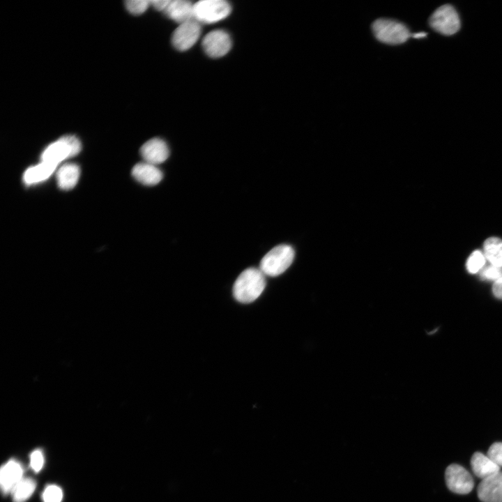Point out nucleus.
<instances>
[{
	"instance_id": "ddd939ff",
	"label": "nucleus",
	"mask_w": 502,
	"mask_h": 502,
	"mask_svg": "<svg viewBox=\"0 0 502 502\" xmlns=\"http://www.w3.org/2000/svg\"><path fill=\"white\" fill-rule=\"evenodd\" d=\"M164 13L179 24L195 20L194 4L186 0H170Z\"/></svg>"
},
{
	"instance_id": "a878e982",
	"label": "nucleus",
	"mask_w": 502,
	"mask_h": 502,
	"mask_svg": "<svg viewBox=\"0 0 502 502\" xmlns=\"http://www.w3.org/2000/svg\"><path fill=\"white\" fill-rule=\"evenodd\" d=\"M169 2L170 0H153L150 1V5L158 10L165 11Z\"/></svg>"
},
{
	"instance_id": "f3484780",
	"label": "nucleus",
	"mask_w": 502,
	"mask_h": 502,
	"mask_svg": "<svg viewBox=\"0 0 502 502\" xmlns=\"http://www.w3.org/2000/svg\"><path fill=\"white\" fill-rule=\"evenodd\" d=\"M56 165L40 162L29 167L24 173L23 181L26 185H33L47 179L56 169Z\"/></svg>"
},
{
	"instance_id": "f8f14e48",
	"label": "nucleus",
	"mask_w": 502,
	"mask_h": 502,
	"mask_svg": "<svg viewBox=\"0 0 502 502\" xmlns=\"http://www.w3.org/2000/svg\"><path fill=\"white\" fill-rule=\"evenodd\" d=\"M23 469L21 464L14 459L9 460L1 469L0 483L4 494L12 492L17 484L23 479Z\"/></svg>"
},
{
	"instance_id": "aec40b11",
	"label": "nucleus",
	"mask_w": 502,
	"mask_h": 502,
	"mask_svg": "<svg viewBox=\"0 0 502 502\" xmlns=\"http://www.w3.org/2000/svg\"><path fill=\"white\" fill-rule=\"evenodd\" d=\"M485 264V254L480 250H475L469 257L466 266L470 273H476L482 269Z\"/></svg>"
},
{
	"instance_id": "9b49d317",
	"label": "nucleus",
	"mask_w": 502,
	"mask_h": 502,
	"mask_svg": "<svg viewBox=\"0 0 502 502\" xmlns=\"http://www.w3.org/2000/svg\"><path fill=\"white\" fill-rule=\"evenodd\" d=\"M75 156L65 136L49 144L41 155V162L57 166L66 159Z\"/></svg>"
},
{
	"instance_id": "423d86ee",
	"label": "nucleus",
	"mask_w": 502,
	"mask_h": 502,
	"mask_svg": "<svg viewBox=\"0 0 502 502\" xmlns=\"http://www.w3.org/2000/svg\"><path fill=\"white\" fill-rule=\"evenodd\" d=\"M445 480L449 490L459 494L471 492L474 486L471 475L466 469L457 464H452L446 468Z\"/></svg>"
},
{
	"instance_id": "5701e85b",
	"label": "nucleus",
	"mask_w": 502,
	"mask_h": 502,
	"mask_svg": "<svg viewBox=\"0 0 502 502\" xmlns=\"http://www.w3.org/2000/svg\"><path fill=\"white\" fill-rule=\"evenodd\" d=\"M480 276L484 280L496 282L502 277V267L493 265L487 266L482 271Z\"/></svg>"
},
{
	"instance_id": "6e6552de",
	"label": "nucleus",
	"mask_w": 502,
	"mask_h": 502,
	"mask_svg": "<svg viewBox=\"0 0 502 502\" xmlns=\"http://www.w3.org/2000/svg\"><path fill=\"white\" fill-rule=\"evenodd\" d=\"M202 47L208 56L219 58L229 52L231 47V40L225 31L213 30L204 37Z\"/></svg>"
},
{
	"instance_id": "9d476101",
	"label": "nucleus",
	"mask_w": 502,
	"mask_h": 502,
	"mask_svg": "<svg viewBox=\"0 0 502 502\" xmlns=\"http://www.w3.org/2000/svg\"><path fill=\"white\" fill-rule=\"evenodd\" d=\"M140 154L144 162L157 165L168 158L169 150L163 139L153 138L142 146Z\"/></svg>"
},
{
	"instance_id": "b1692460",
	"label": "nucleus",
	"mask_w": 502,
	"mask_h": 502,
	"mask_svg": "<svg viewBox=\"0 0 502 502\" xmlns=\"http://www.w3.org/2000/svg\"><path fill=\"white\" fill-rule=\"evenodd\" d=\"M487 456L498 466H502V442H496L490 446Z\"/></svg>"
},
{
	"instance_id": "dca6fc26",
	"label": "nucleus",
	"mask_w": 502,
	"mask_h": 502,
	"mask_svg": "<svg viewBox=\"0 0 502 502\" xmlns=\"http://www.w3.org/2000/svg\"><path fill=\"white\" fill-rule=\"evenodd\" d=\"M80 169L77 165L66 163L62 165L56 172L59 187L65 190L73 188L79 179Z\"/></svg>"
},
{
	"instance_id": "4468645a",
	"label": "nucleus",
	"mask_w": 502,
	"mask_h": 502,
	"mask_svg": "<svg viewBox=\"0 0 502 502\" xmlns=\"http://www.w3.org/2000/svg\"><path fill=\"white\" fill-rule=\"evenodd\" d=\"M132 175L138 182L146 185L158 184L162 178V173L156 165L146 162L135 165L132 170Z\"/></svg>"
},
{
	"instance_id": "2eb2a0df",
	"label": "nucleus",
	"mask_w": 502,
	"mask_h": 502,
	"mask_svg": "<svg viewBox=\"0 0 502 502\" xmlns=\"http://www.w3.org/2000/svg\"><path fill=\"white\" fill-rule=\"evenodd\" d=\"M471 466L473 473L482 480L500 471V466L480 452L473 453L471 458Z\"/></svg>"
},
{
	"instance_id": "393cba45",
	"label": "nucleus",
	"mask_w": 502,
	"mask_h": 502,
	"mask_svg": "<svg viewBox=\"0 0 502 502\" xmlns=\"http://www.w3.org/2000/svg\"><path fill=\"white\" fill-rule=\"evenodd\" d=\"M44 459L40 450H36L31 455V466L35 472H39L43 466Z\"/></svg>"
},
{
	"instance_id": "7ed1b4c3",
	"label": "nucleus",
	"mask_w": 502,
	"mask_h": 502,
	"mask_svg": "<svg viewBox=\"0 0 502 502\" xmlns=\"http://www.w3.org/2000/svg\"><path fill=\"white\" fill-rule=\"evenodd\" d=\"M372 29L376 38L388 45L405 43L411 36L407 26L397 20L380 18L375 20Z\"/></svg>"
},
{
	"instance_id": "4be33fe9",
	"label": "nucleus",
	"mask_w": 502,
	"mask_h": 502,
	"mask_svg": "<svg viewBox=\"0 0 502 502\" xmlns=\"http://www.w3.org/2000/svg\"><path fill=\"white\" fill-rule=\"evenodd\" d=\"M127 10L133 15H140L145 12L150 5L147 0H129L125 2Z\"/></svg>"
},
{
	"instance_id": "6ab92c4d",
	"label": "nucleus",
	"mask_w": 502,
	"mask_h": 502,
	"mask_svg": "<svg viewBox=\"0 0 502 502\" xmlns=\"http://www.w3.org/2000/svg\"><path fill=\"white\" fill-rule=\"evenodd\" d=\"M36 487L34 480L23 478L12 492L14 502H24L33 493Z\"/></svg>"
},
{
	"instance_id": "bb28decb",
	"label": "nucleus",
	"mask_w": 502,
	"mask_h": 502,
	"mask_svg": "<svg viewBox=\"0 0 502 502\" xmlns=\"http://www.w3.org/2000/svg\"><path fill=\"white\" fill-rule=\"evenodd\" d=\"M492 291L497 298L502 300V277L494 282Z\"/></svg>"
},
{
	"instance_id": "a211bd4d",
	"label": "nucleus",
	"mask_w": 502,
	"mask_h": 502,
	"mask_svg": "<svg viewBox=\"0 0 502 502\" xmlns=\"http://www.w3.org/2000/svg\"><path fill=\"white\" fill-rule=\"evenodd\" d=\"M484 254L492 265L502 267V240L490 237L484 242Z\"/></svg>"
},
{
	"instance_id": "0eeeda50",
	"label": "nucleus",
	"mask_w": 502,
	"mask_h": 502,
	"mask_svg": "<svg viewBox=\"0 0 502 502\" xmlns=\"http://www.w3.org/2000/svg\"><path fill=\"white\" fill-rule=\"evenodd\" d=\"M201 31L200 24L195 20L180 24L172 34V45L178 50H188L198 40Z\"/></svg>"
},
{
	"instance_id": "1a4fd4ad",
	"label": "nucleus",
	"mask_w": 502,
	"mask_h": 502,
	"mask_svg": "<svg viewBox=\"0 0 502 502\" xmlns=\"http://www.w3.org/2000/svg\"><path fill=\"white\" fill-rule=\"evenodd\" d=\"M477 494L482 502H502V471L482 480Z\"/></svg>"
},
{
	"instance_id": "f03ea898",
	"label": "nucleus",
	"mask_w": 502,
	"mask_h": 502,
	"mask_svg": "<svg viewBox=\"0 0 502 502\" xmlns=\"http://www.w3.org/2000/svg\"><path fill=\"white\" fill-rule=\"evenodd\" d=\"M294 259V250L289 245H279L261 259L259 268L265 275L275 277L283 273Z\"/></svg>"
},
{
	"instance_id": "cd10ccee",
	"label": "nucleus",
	"mask_w": 502,
	"mask_h": 502,
	"mask_svg": "<svg viewBox=\"0 0 502 502\" xmlns=\"http://www.w3.org/2000/svg\"><path fill=\"white\" fill-rule=\"evenodd\" d=\"M425 36H426V33L420 32V33H416L413 34L412 36L415 38H420L425 37Z\"/></svg>"
},
{
	"instance_id": "f257e3e1",
	"label": "nucleus",
	"mask_w": 502,
	"mask_h": 502,
	"mask_svg": "<svg viewBox=\"0 0 502 502\" xmlns=\"http://www.w3.org/2000/svg\"><path fill=\"white\" fill-rule=\"evenodd\" d=\"M266 283L265 275L259 268H248L236 278L233 287V295L240 303L253 302L261 294Z\"/></svg>"
},
{
	"instance_id": "20e7f679",
	"label": "nucleus",
	"mask_w": 502,
	"mask_h": 502,
	"mask_svg": "<svg viewBox=\"0 0 502 502\" xmlns=\"http://www.w3.org/2000/svg\"><path fill=\"white\" fill-rule=\"evenodd\" d=\"M230 4L224 0H201L194 3V19L200 23L213 24L226 18Z\"/></svg>"
},
{
	"instance_id": "39448f33",
	"label": "nucleus",
	"mask_w": 502,
	"mask_h": 502,
	"mask_svg": "<svg viewBox=\"0 0 502 502\" xmlns=\"http://www.w3.org/2000/svg\"><path fill=\"white\" fill-rule=\"evenodd\" d=\"M429 25L436 32L450 36L460 29V19L455 8L448 4L439 7L429 18Z\"/></svg>"
},
{
	"instance_id": "412c9836",
	"label": "nucleus",
	"mask_w": 502,
	"mask_h": 502,
	"mask_svg": "<svg viewBox=\"0 0 502 502\" xmlns=\"http://www.w3.org/2000/svg\"><path fill=\"white\" fill-rule=\"evenodd\" d=\"M62 497V490L56 485L47 486L43 493L44 502H61Z\"/></svg>"
}]
</instances>
